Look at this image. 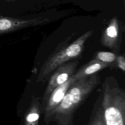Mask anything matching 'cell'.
<instances>
[{"instance_id":"1","label":"cell","mask_w":125,"mask_h":125,"mask_svg":"<svg viewBox=\"0 0 125 125\" xmlns=\"http://www.w3.org/2000/svg\"><path fill=\"white\" fill-rule=\"evenodd\" d=\"M100 83L98 73L76 80L53 111L51 122L56 125H74L75 112Z\"/></svg>"},{"instance_id":"2","label":"cell","mask_w":125,"mask_h":125,"mask_svg":"<svg viewBox=\"0 0 125 125\" xmlns=\"http://www.w3.org/2000/svg\"><path fill=\"white\" fill-rule=\"evenodd\" d=\"M98 97L105 125H125V91L115 78L104 79Z\"/></svg>"},{"instance_id":"3","label":"cell","mask_w":125,"mask_h":125,"mask_svg":"<svg viewBox=\"0 0 125 125\" xmlns=\"http://www.w3.org/2000/svg\"><path fill=\"white\" fill-rule=\"evenodd\" d=\"M93 34L92 30H88L69 45L53 53L42 66L37 82H45L48 76L58 67L79 57L83 51L86 41Z\"/></svg>"},{"instance_id":"4","label":"cell","mask_w":125,"mask_h":125,"mask_svg":"<svg viewBox=\"0 0 125 125\" xmlns=\"http://www.w3.org/2000/svg\"><path fill=\"white\" fill-rule=\"evenodd\" d=\"M79 62L75 60L65 63L58 67L50 77L42 98V110L45 102L51 92L58 86L67 82L76 71Z\"/></svg>"},{"instance_id":"5","label":"cell","mask_w":125,"mask_h":125,"mask_svg":"<svg viewBox=\"0 0 125 125\" xmlns=\"http://www.w3.org/2000/svg\"><path fill=\"white\" fill-rule=\"evenodd\" d=\"M123 27L117 17H113L101 36L100 42L102 45L109 48L112 52L117 54L120 50Z\"/></svg>"},{"instance_id":"6","label":"cell","mask_w":125,"mask_h":125,"mask_svg":"<svg viewBox=\"0 0 125 125\" xmlns=\"http://www.w3.org/2000/svg\"><path fill=\"white\" fill-rule=\"evenodd\" d=\"M77 79L72 76L70 78L63 84L56 87L50 94L46 100L42 110L44 122L46 125L51 122V119L53 111L61 103L66 92L71 85Z\"/></svg>"},{"instance_id":"7","label":"cell","mask_w":125,"mask_h":125,"mask_svg":"<svg viewBox=\"0 0 125 125\" xmlns=\"http://www.w3.org/2000/svg\"><path fill=\"white\" fill-rule=\"evenodd\" d=\"M50 22V20L47 18H37L24 20L0 16V33H4L29 27L40 26Z\"/></svg>"},{"instance_id":"8","label":"cell","mask_w":125,"mask_h":125,"mask_svg":"<svg viewBox=\"0 0 125 125\" xmlns=\"http://www.w3.org/2000/svg\"><path fill=\"white\" fill-rule=\"evenodd\" d=\"M42 113V98L33 95L29 107L24 118V125H39V120Z\"/></svg>"},{"instance_id":"9","label":"cell","mask_w":125,"mask_h":125,"mask_svg":"<svg viewBox=\"0 0 125 125\" xmlns=\"http://www.w3.org/2000/svg\"><path fill=\"white\" fill-rule=\"evenodd\" d=\"M110 67V65L93 59L81 67L75 72L73 76L77 80L92 75L106 68Z\"/></svg>"},{"instance_id":"10","label":"cell","mask_w":125,"mask_h":125,"mask_svg":"<svg viewBox=\"0 0 125 125\" xmlns=\"http://www.w3.org/2000/svg\"><path fill=\"white\" fill-rule=\"evenodd\" d=\"M86 125H105L99 97L94 104L89 120Z\"/></svg>"},{"instance_id":"11","label":"cell","mask_w":125,"mask_h":125,"mask_svg":"<svg viewBox=\"0 0 125 125\" xmlns=\"http://www.w3.org/2000/svg\"><path fill=\"white\" fill-rule=\"evenodd\" d=\"M117 56V54L114 52L99 51L94 54L93 59L106 63L109 65L110 67L115 68V64Z\"/></svg>"},{"instance_id":"12","label":"cell","mask_w":125,"mask_h":125,"mask_svg":"<svg viewBox=\"0 0 125 125\" xmlns=\"http://www.w3.org/2000/svg\"><path fill=\"white\" fill-rule=\"evenodd\" d=\"M115 68L120 69L123 72H125V59L124 55H117L115 61Z\"/></svg>"}]
</instances>
